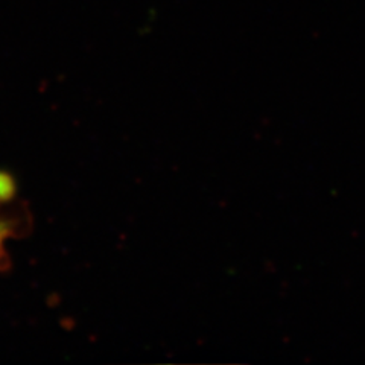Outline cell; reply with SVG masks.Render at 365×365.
<instances>
[{"instance_id": "cell-1", "label": "cell", "mask_w": 365, "mask_h": 365, "mask_svg": "<svg viewBox=\"0 0 365 365\" xmlns=\"http://www.w3.org/2000/svg\"><path fill=\"white\" fill-rule=\"evenodd\" d=\"M17 222L13 218L0 216V269L9 264L8 242L17 235Z\"/></svg>"}]
</instances>
